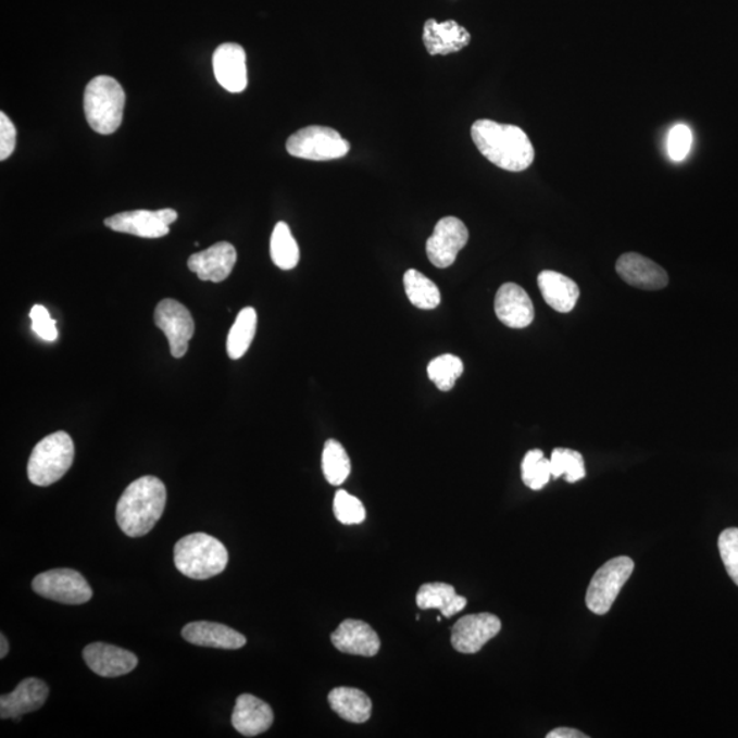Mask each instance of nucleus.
Masks as SVG:
<instances>
[{"instance_id": "a211bd4d", "label": "nucleus", "mask_w": 738, "mask_h": 738, "mask_svg": "<svg viewBox=\"0 0 738 738\" xmlns=\"http://www.w3.org/2000/svg\"><path fill=\"white\" fill-rule=\"evenodd\" d=\"M496 313L504 326L525 328L534 322L533 300L522 286L513 283L504 284L496 296Z\"/></svg>"}, {"instance_id": "f03ea898", "label": "nucleus", "mask_w": 738, "mask_h": 738, "mask_svg": "<svg viewBox=\"0 0 738 738\" xmlns=\"http://www.w3.org/2000/svg\"><path fill=\"white\" fill-rule=\"evenodd\" d=\"M167 490L155 476H142L130 483L116 504V522L129 538L150 534L166 508Z\"/></svg>"}, {"instance_id": "bb28decb", "label": "nucleus", "mask_w": 738, "mask_h": 738, "mask_svg": "<svg viewBox=\"0 0 738 738\" xmlns=\"http://www.w3.org/2000/svg\"><path fill=\"white\" fill-rule=\"evenodd\" d=\"M271 259L280 270H293L300 262L299 243L285 222L276 223L270 242Z\"/></svg>"}, {"instance_id": "412c9836", "label": "nucleus", "mask_w": 738, "mask_h": 738, "mask_svg": "<svg viewBox=\"0 0 738 738\" xmlns=\"http://www.w3.org/2000/svg\"><path fill=\"white\" fill-rule=\"evenodd\" d=\"M183 637L190 645L210 649L238 650L247 645V637L226 625L196 621L184 626Z\"/></svg>"}, {"instance_id": "c9c22d12", "label": "nucleus", "mask_w": 738, "mask_h": 738, "mask_svg": "<svg viewBox=\"0 0 738 738\" xmlns=\"http://www.w3.org/2000/svg\"><path fill=\"white\" fill-rule=\"evenodd\" d=\"M32 330L37 337L47 342H54L58 338L57 322L51 317L46 307L36 304L30 310Z\"/></svg>"}, {"instance_id": "f3484780", "label": "nucleus", "mask_w": 738, "mask_h": 738, "mask_svg": "<svg viewBox=\"0 0 738 738\" xmlns=\"http://www.w3.org/2000/svg\"><path fill=\"white\" fill-rule=\"evenodd\" d=\"M621 278L634 288L642 290H661L666 288L668 276L660 264L639 253H625L615 264Z\"/></svg>"}, {"instance_id": "aec40b11", "label": "nucleus", "mask_w": 738, "mask_h": 738, "mask_svg": "<svg viewBox=\"0 0 738 738\" xmlns=\"http://www.w3.org/2000/svg\"><path fill=\"white\" fill-rule=\"evenodd\" d=\"M423 41L429 55H449L465 49L471 42V34L453 20L445 23L428 20L424 24Z\"/></svg>"}, {"instance_id": "9b49d317", "label": "nucleus", "mask_w": 738, "mask_h": 738, "mask_svg": "<svg viewBox=\"0 0 738 738\" xmlns=\"http://www.w3.org/2000/svg\"><path fill=\"white\" fill-rule=\"evenodd\" d=\"M470 240L468 228L459 217L446 216L435 226L427 241V257L435 267L448 268Z\"/></svg>"}, {"instance_id": "6e6552de", "label": "nucleus", "mask_w": 738, "mask_h": 738, "mask_svg": "<svg viewBox=\"0 0 738 738\" xmlns=\"http://www.w3.org/2000/svg\"><path fill=\"white\" fill-rule=\"evenodd\" d=\"M32 588L40 597L63 604H84L93 591L82 573L73 570H52L41 573L32 581Z\"/></svg>"}, {"instance_id": "7c9ffc66", "label": "nucleus", "mask_w": 738, "mask_h": 738, "mask_svg": "<svg viewBox=\"0 0 738 738\" xmlns=\"http://www.w3.org/2000/svg\"><path fill=\"white\" fill-rule=\"evenodd\" d=\"M550 465L551 475L555 479L565 476L567 483H576L586 477V465H584L583 455L576 450L555 449L552 451Z\"/></svg>"}, {"instance_id": "e433bc0d", "label": "nucleus", "mask_w": 738, "mask_h": 738, "mask_svg": "<svg viewBox=\"0 0 738 738\" xmlns=\"http://www.w3.org/2000/svg\"><path fill=\"white\" fill-rule=\"evenodd\" d=\"M17 145V129L9 116L0 113V161H7Z\"/></svg>"}, {"instance_id": "7ed1b4c3", "label": "nucleus", "mask_w": 738, "mask_h": 738, "mask_svg": "<svg viewBox=\"0 0 738 738\" xmlns=\"http://www.w3.org/2000/svg\"><path fill=\"white\" fill-rule=\"evenodd\" d=\"M228 552L221 540L207 534H192L174 546V564L184 576L207 580L226 570Z\"/></svg>"}, {"instance_id": "c85d7f7f", "label": "nucleus", "mask_w": 738, "mask_h": 738, "mask_svg": "<svg viewBox=\"0 0 738 738\" xmlns=\"http://www.w3.org/2000/svg\"><path fill=\"white\" fill-rule=\"evenodd\" d=\"M322 468L332 486H341L343 481H347L352 465H350L347 450L338 440H327L322 454Z\"/></svg>"}, {"instance_id": "58836bf2", "label": "nucleus", "mask_w": 738, "mask_h": 738, "mask_svg": "<svg viewBox=\"0 0 738 738\" xmlns=\"http://www.w3.org/2000/svg\"><path fill=\"white\" fill-rule=\"evenodd\" d=\"M0 646H2L0 647V649H2L0 650V658H2L3 660V658H7V655L9 654V641L7 639V636H4L3 634L2 636H0Z\"/></svg>"}, {"instance_id": "5701e85b", "label": "nucleus", "mask_w": 738, "mask_h": 738, "mask_svg": "<svg viewBox=\"0 0 738 738\" xmlns=\"http://www.w3.org/2000/svg\"><path fill=\"white\" fill-rule=\"evenodd\" d=\"M538 285L545 301L552 310L560 313H570L580 299V289L575 280L556 271H541L538 276Z\"/></svg>"}, {"instance_id": "0eeeda50", "label": "nucleus", "mask_w": 738, "mask_h": 738, "mask_svg": "<svg viewBox=\"0 0 738 738\" xmlns=\"http://www.w3.org/2000/svg\"><path fill=\"white\" fill-rule=\"evenodd\" d=\"M634 570L635 562L629 556H617L598 570L587 591L586 603L589 612L598 615L609 613Z\"/></svg>"}, {"instance_id": "2eb2a0df", "label": "nucleus", "mask_w": 738, "mask_h": 738, "mask_svg": "<svg viewBox=\"0 0 738 738\" xmlns=\"http://www.w3.org/2000/svg\"><path fill=\"white\" fill-rule=\"evenodd\" d=\"M236 263V248L230 242H217L205 251L192 254L188 267L200 280L220 284L228 278Z\"/></svg>"}, {"instance_id": "f257e3e1", "label": "nucleus", "mask_w": 738, "mask_h": 738, "mask_svg": "<svg viewBox=\"0 0 738 738\" xmlns=\"http://www.w3.org/2000/svg\"><path fill=\"white\" fill-rule=\"evenodd\" d=\"M471 135L481 155L506 172H524L535 161V148L522 127L480 120L472 125Z\"/></svg>"}, {"instance_id": "dca6fc26", "label": "nucleus", "mask_w": 738, "mask_h": 738, "mask_svg": "<svg viewBox=\"0 0 738 738\" xmlns=\"http://www.w3.org/2000/svg\"><path fill=\"white\" fill-rule=\"evenodd\" d=\"M50 688L39 678H25L12 693L0 698V718L20 722L21 716L34 713L45 705Z\"/></svg>"}, {"instance_id": "9d476101", "label": "nucleus", "mask_w": 738, "mask_h": 738, "mask_svg": "<svg viewBox=\"0 0 738 738\" xmlns=\"http://www.w3.org/2000/svg\"><path fill=\"white\" fill-rule=\"evenodd\" d=\"M177 211L164 209L159 211L137 210L121 212L108 217L104 225L111 230L141 238H162L170 233V225L177 221Z\"/></svg>"}, {"instance_id": "f8f14e48", "label": "nucleus", "mask_w": 738, "mask_h": 738, "mask_svg": "<svg viewBox=\"0 0 738 738\" xmlns=\"http://www.w3.org/2000/svg\"><path fill=\"white\" fill-rule=\"evenodd\" d=\"M502 629L501 620L490 613L471 614L451 629V646L461 654H476Z\"/></svg>"}, {"instance_id": "423d86ee", "label": "nucleus", "mask_w": 738, "mask_h": 738, "mask_svg": "<svg viewBox=\"0 0 738 738\" xmlns=\"http://www.w3.org/2000/svg\"><path fill=\"white\" fill-rule=\"evenodd\" d=\"M291 157L305 161H334L350 151V145L337 130L327 126H307L296 132L286 142Z\"/></svg>"}, {"instance_id": "1a4fd4ad", "label": "nucleus", "mask_w": 738, "mask_h": 738, "mask_svg": "<svg viewBox=\"0 0 738 738\" xmlns=\"http://www.w3.org/2000/svg\"><path fill=\"white\" fill-rule=\"evenodd\" d=\"M155 325L166 336L173 358L183 359L195 334V321L188 308L172 299L159 302Z\"/></svg>"}, {"instance_id": "2f4dec72", "label": "nucleus", "mask_w": 738, "mask_h": 738, "mask_svg": "<svg viewBox=\"0 0 738 738\" xmlns=\"http://www.w3.org/2000/svg\"><path fill=\"white\" fill-rule=\"evenodd\" d=\"M522 476L524 485L530 490L539 491L550 481L551 465L543 451L535 449L525 454L522 464Z\"/></svg>"}, {"instance_id": "39448f33", "label": "nucleus", "mask_w": 738, "mask_h": 738, "mask_svg": "<svg viewBox=\"0 0 738 738\" xmlns=\"http://www.w3.org/2000/svg\"><path fill=\"white\" fill-rule=\"evenodd\" d=\"M74 461V443L71 435L58 431L41 439L32 451L28 477L32 485H54L67 474Z\"/></svg>"}, {"instance_id": "ddd939ff", "label": "nucleus", "mask_w": 738, "mask_h": 738, "mask_svg": "<svg viewBox=\"0 0 738 738\" xmlns=\"http://www.w3.org/2000/svg\"><path fill=\"white\" fill-rule=\"evenodd\" d=\"M216 82L232 93H241L248 87L246 50L236 42L217 47L212 57Z\"/></svg>"}, {"instance_id": "4c0bfd02", "label": "nucleus", "mask_w": 738, "mask_h": 738, "mask_svg": "<svg viewBox=\"0 0 738 738\" xmlns=\"http://www.w3.org/2000/svg\"><path fill=\"white\" fill-rule=\"evenodd\" d=\"M587 735L571 727H559L547 735V738H587Z\"/></svg>"}, {"instance_id": "a878e982", "label": "nucleus", "mask_w": 738, "mask_h": 738, "mask_svg": "<svg viewBox=\"0 0 738 738\" xmlns=\"http://www.w3.org/2000/svg\"><path fill=\"white\" fill-rule=\"evenodd\" d=\"M258 312L254 308L247 307L238 313L235 325H233L227 337V354L232 360L241 359L251 348V343L257 334Z\"/></svg>"}, {"instance_id": "473e14b6", "label": "nucleus", "mask_w": 738, "mask_h": 738, "mask_svg": "<svg viewBox=\"0 0 738 738\" xmlns=\"http://www.w3.org/2000/svg\"><path fill=\"white\" fill-rule=\"evenodd\" d=\"M334 514L345 525L361 524L366 516L363 502L345 490H339L334 497Z\"/></svg>"}, {"instance_id": "c756f323", "label": "nucleus", "mask_w": 738, "mask_h": 738, "mask_svg": "<svg viewBox=\"0 0 738 738\" xmlns=\"http://www.w3.org/2000/svg\"><path fill=\"white\" fill-rule=\"evenodd\" d=\"M464 373V364L453 354H442L428 364L427 374L440 391H450Z\"/></svg>"}, {"instance_id": "4468645a", "label": "nucleus", "mask_w": 738, "mask_h": 738, "mask_svg": "<svg viewBox=\"0 0 738 738\" xmlns=\"http://www.w3.org/2000/svg\"><path fill=\"white\" fill-rule=\"evenodd\" d=\"M85 663L100 677L114 678L135 671L138 660L133 652L108 645L92 642L83 651Z\"/></svg>"}, {"instance_id": "393cba45", "label": "nucleus", "mask_w": 738, "mask_h": 738, "mask_svg": "<svg viewBox=\"0 0 738 738\" xmlns=\"http://www.w3.org/2000/svg\"><path fill=\"white\" fill-rule=\"evenodd\" d=\"M416 603L422 610L438 609L443 617L450 618L465 609L468 601L456 595L455 588L450 584L428 583L418 589Z\"/></svg>"}, {"instance_id": "4be33fe9", "label": "nucleus", "mask_w": 738, "mask_h": 738, "mask_svg": "<svg viewBox=\"0 0 738 738\" xmlns=\"http://www.w3.org/2000/svg\"><path fill=\"white\" fill-rule=\"evenodd\" d=\"M273 709L253 695H241L237 699L232 715L233 727L246 737H254L267 731L273 725Z\"/></svg>"}, {"instance_id": "6ab92c4d", "label": "nucleus", "mask_w": 738, "mask_h": 738, "mask_svg": "<svg viewBox=\"0 0 738 738\" xmlns=\"http://www.w3.org/2000/svg\"><path fill=\"white\" fill-rule=\"evenodd\" d=\"M333 645L345 654L375 656L380 650L378 634L359 620L343 621L332 635Z\"/></svg>"}, {"instance_id": "f704fd0d", "label": "nucleus", "mask_w": 738, "mask_h": 738, "mask_svg": "<svg viewBox=\"0 0 738 738\" xmlns=\"http://www.w3.org/2000/svg\"><path fill=\"white\" fill-rule=\"evenodd\" d=\"M692 130L687 125L673 126L667 136V153L673 162H683L692 147Z\"/></svg>"}, {"instance_id": "b1692460", "label": "nucleus", "mask_w": 738, "mask_h": 738, "mask_svg": "<svg viewBox=\"0 0 738 738\" xmlns=\"http://www.w3.org/2000/svg\"><path fill=\"white\" fill-rule=\"evenodd\" d=\"M328 703L342 720L352 724H364L373 713V702L358 688H334L328 693Z\"/></svg>"}, {"instance_id": "cd10ccee", "label": "nucleus", "mask_w": 738, "mask_h": 738, "mask_svg": "<svg viewBox=\"0 0 738 738\" xmlns=\"http://www.w3.org/2000/svg\"><path fill=\"white\" fill-rule=\"evenodd\" d=\"M403 286L409 301L421 310H435L440 304L438 286L417 270H408L403 275Z\"/></svg>"}, {"instance_id": "72a5a7b5", "label": "nucleus", "mask_w": 738, "mask_h": 738, "mask_svg": "<svg viewBox=\"0 0 738 738\" xmlns=\"http://www.w3.org/2000/svg\"><path fill=\"white\" fill-rule=\"evenodd\" d=\"M720 554L727 575L738 586V528H727L720 535Z\"/></svg>"}, {"instance_id": "20e7f679", "label": "nucleus", "mask_w": 738, "mask_h": 738, "mask_svg": "<svg viewBox=\"0 0 738 738\" xmlns=\"http://www.w3.org/2000/svg\"><path fill=\"white\" fill-rule=\"evenodd\" d=\"M126 95L121 84L109 76H98L87 85L84 95V110L90 129L99 135H113L120 129Z\"/></svg>"}]
</instances>
